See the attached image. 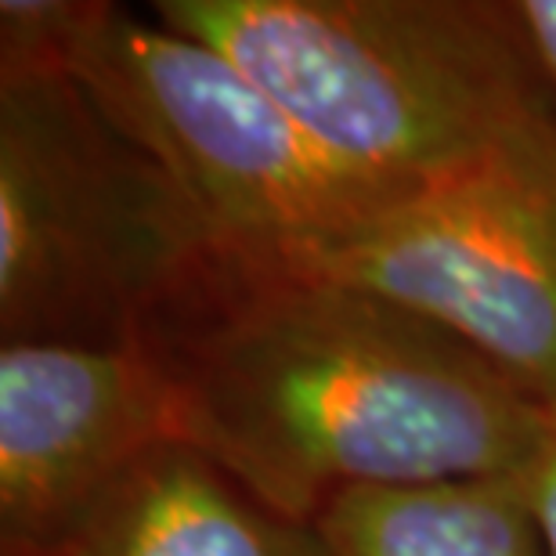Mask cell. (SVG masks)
I'll use <instances>...</instances> for the list:
<instances>
[{
	"mask_svg": "<svg viewBox=\"0 0 556 556\" xmlns=\"http://www.w3.org/2000/svg\"><path fill=\"white\" fill-rule=\"evenodd\" d=\"M177 441L315 525L358 488L525 470L549 402L448 329L275 261H214L144 321Z\"/></svg>",
	"mask_w": 556,
	"mask_h": 556,
	"instance_id": "1",
	"label": "cell"
},
{
	"mask_svg": "<svg viewBox=\"0 0 556 556\" xmlns=\"http://www.w3.org/2000/svg\"><path fill=\"white\" fill-rule=\"evenodd\" d=\"M155 18L228 54L321 149L422 188L556 119L509 4L160 0Z\"/></svg>",
	"mask_w": 556,
	"mask_h": 556,
	"instance_id": "2",
	"label": "cell"
},
{
	"mask_svg": "<svg viewBox=\"0 0 556 556\" xmlns=\"http://www.w3.org/2000/svg\"><path fill=\"white\" fill-rule=\"evenodd\" d=\"M214 257L192 203L73 76L0 84L4 340H135Z\"/></svg>",
	"mask_w": 556,
	"mask_h": 556,
	"instance_id": "3",
	"label": "cell"
},
{
	"mask_svg": "<svg viewBox=\"0 0 556 556\" xmlns=\"http://www.w3.org/2000/svg\"><path fill=\"white\" fill-rule=\"evenodd\" d=\"M73 80L177 185L217 253L278 261L416 192L340 163L228 54L109 4Z\"/></svg>",
	"mask_w": 556,
	"mask_h": 556,
	"instance_id": "4",
	"label": "cell"
},
{
	"mask_svg": "<svg viewBox=\"0 0 556 556\" xmlns=\"http://www.w3.org/2000/svg\"><path fill=\"white\" fill-rule=\"evenodd\" d=\"M275 264L391 300L556 402V119Z\"/></svg>",
	"mask_w": 556,
	"mask_h": 556,
	"instance_id": "5",
	"label": "cell"
},
{
	"mask_svg": "<svg viewBox=\"0 0 556 556\" xmlns=\"http://www.w3.org/2000/svg\"><path fill=\"white\" fill-rule=\"evenodd\" d=\"M170 441V383L141 340H4L0 542L51 531Z\"/></svg>",
	"mask_w": 556,
	"mask_h": 556,
	"instance_id": "6",
	"label": "cell"
},
{
	"mask_svg": "<svg viewBox=\"0 0 556 556\" xmlns=\"http://www.w3.org/2000/svg\"><path fill=\"white\" fill-rule=\"evenodd\" d=\"M0 556H329L315 528L275 517L257 498L170 441L138 459L84 509Z\"/></svg>",
	"mask_w": 556,
	"mask_h": 556,
	"instance_id": "7",
	"label": "cell"
},
{
	"mask_svg": "<svg viewBox=\"0 0 556 556\" xmlns=\"http://www.w3.org/2000/svg\"><path fill=\"white\" fill-rule=\"evenodd\" d=\"M311 528L329 556H546L525 470L358 488Z\"/></svg>",
	"mask_w": 556,
	"mask_h": 556,
	"instance_id": "8",
	"label": "cell"
},
{
	"mask_svg": "<svg viewBox=\"0 0 556 556\" xmlns=\"http://www.w3.org/2000/svg\"><path fill=\"white\" fill-rule=\"evenodd\" d=\"M94 0H4L0 4V84L73 76L84 40L105 18Z\"/></svg>",
	"mask_w": 556,
	"mask_h": 556,
	"instance_id": "9",
	"label": "cell"
},
{
	"mask_svg": "<svg viewBox=\"0 0 556 556\" xmlns=\"http://www.w3.org/2000/svg\"><path fill=\"white\" fill-rule=\"evenodd\" d=\"M525 481L542 549L546 556H556V402H549L546 427H542V438L525 466Z\"/></svg>",
	"mask_w": 556,
	"mask_h": 556,
	"instance_id": "10",
	"label": "cell"
},
{
	"mask_svg": "<svg viewBox=\"0 0 556 556\" xmlns=\"http://www.w3.org/2000/svg\"><path fill=\"white\" fill-rule=\"evenodd\" d=\"M509 15H514L531 62L556 102V0H517L509 4Z\"/></svg>",
	"mask_w": 556,
	"mask_h": 556,
	"instance_id": "11",
	"label": "cell"
}]
</instances>
